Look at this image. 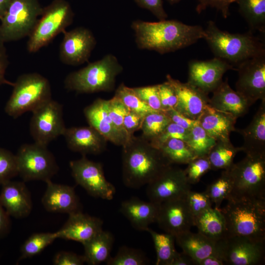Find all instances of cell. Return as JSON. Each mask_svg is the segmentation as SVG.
<instances>
[{"instance_id": "cell-10", "label": "cell", "mask_w": 265, "mask_h": 265, "mask_svg": "<svg viewBox=\"0 0 265 265\" xmlns=\"http://www.w3.org/2000/svg\"><path fill=\"white\" fill-rule=\"evenodd\" d=\"M18 173L24 182L51 180L58 171L56 159L47 146L24 144L15 155Z\"/></svg>"}, {"instance_id": "cell-38", "label": "cell", "mask_w": 265, "mask_h": 265, "mask_svg": "<svg viewBox=\"0 0 265 265\" xmlns=\"http://www.w3.org/2000/svg\"><path fill=\"white\" fill-rule=\"evenodd\" d=\"M57 238L55 233H39L31 235L21 247L19 260L30 258L40 253Z\"/></svg>"}, {"instance_id": "cell-25", "label": "cell", "mask_w": 265, "mask_h": 265, "mask_svg": "<svg viewBox=\"0 0 265 265\" xmlns=\"http://www.w3.org/2000/svg\"><path fill=\"white\" fill-rule=\"evenodd\" d=\"M159 207V204L132 197L121 203L120 211L134 228L146 231L151 224L156 222Z\"/></svg>"}, {"instance_id": "cell-51", "label": "cell", "mask_w": 265, "mask_h": 265, "mask_svg": "<svg viewBox=\"0 0 265 265\" xmlns=\"http://www.w3.org/2000/svg\"><path fill=\"white\" fill-rule=\"evenodd\" d=\"M145 115L131 110L127 113L124 118L123 125L129 137H131L135 132L140 130Z\"/></svg>"}, {"instance_id": "cell-41", "label": "cell", "mask_w": 265, "mask_h": 265, "mask_svg": "<svg viewBox=\"0 0 265 265\" xmlns=\"http://www.w3.org/2000/svg\"><path fill=\"white\" fill-rule=\"evenodd\" d=\"M114 96L119 98L129 110L144 115L150 112L156 111L144 103L132 88L126 86L123 83L118 87Z\"/></svg>"}, {"instance_id": "cell-3", "label": "cell", "mask_w": 265, "mask_h": 265, "mask_svg": "<svg viewBox=\"0 0 265 265\" xmlns=\"http://www.w3.org/2000/svg\"><path fill=\"white\" fill-rule=\"evenodd\" d=\"M220 209L228 236H240L265 242V199L230 198Z\"/></svg>"}, {"instance_id": "cell-35", "label": "cell", "mask_w": 265, "mask_h": 265, "mask_svg": "<svg viewBox=\"0 0 265 265\" xmlns=\"http://www.w3.org/2000/svg\"><path fill=\"white\" fill-rule=\"evenodd\" d=\"M152 237L156 255L157 265H171L177 251L175 247V237L170 234L159 233L149 227L145 231Z\"/></svg>"}, {"instance_id": "cell-8", "label": "cell", "mask_w": 265, "mask_h": 265, "mask_svg": "<svg viewBox=\"0 0 265 265\" xmlns=\"http://www.w3.org/2000/svg\"><path fill=\"white\" fill-rule=\"evenodd\" d=\"M74 14L65 0H54L43 9L40 18L28 36L27 49L35 53L48 45L72 22Z\"/></svg>"}, {"instance_id": "cell-50", "label": "cell", "mask_w": 265, "mask_h": 265, "mask_svg": "<svg viewBox=\"0 0 265 265\" xmlns=\"http://www.w3.org/2000/svg\"><path fill=\"white\" fill-rule=\"evenodd\" d=\"M53 262L55 265H82L85 263V259L83 255L61 251L54 255Z\"/></svg>"}, {"instance_id": "cell-36", "label": "cell", "mask_w": 265, "mask_h": 265, "mask_svg": "<svg viewBox=\"0 0 265 265\" xmlns=\"http://www.w3.org/2000/svg\"><path fill=\"white\" fill-rule=\"evenodd\" d=\"M171 122L169 117L163 111H153L144 117L140 130L141 135L151 142L159 137L167 126Z\"/></svg>"}, {"instance_id": "cell-7", "label": "cell", "mask_w": 265, "mask_h": 265, "mask_svg": "<svg viewBox=\"0 0 265 265\" xmlns=\"http://www.w3.org/2000/svg\"><path fill=\"white\" fill-rule=\"evenodd\" d=\"M227 170L233 183L228 198L265 199V155H246Z\"/></svg>"}, {"instance_id": "cell-46", "label": "cell", "mask_w": 265, "mask_h": 265, "mask_svg": "<svg viewBox=\"0 0 265 265\" xmlns=\"http://www.w3.org/2000/svg\"><path fill=\"white\" fill-rule=\"evenodd\" d=\"M132 88L137 96L151 109L162 111L158 84Z\"/></svg>"}, {"instance_id": "cell-6", "label": "cell", "mask_w": 265, "mask_h": 265, "mask_svg": "<svg viewBox=\"0 0 265 265\" xmlns=\"http://www.w3.org/2000/svg\"><path fill=\"white\" fill-rule=\"evenodd\" d=\"M13 87L4 109L6 113L13 118L26 112H32L52 99L49 81L37 73L21 75Z\"/></svg>"}, {"instance_id": "cell-34", "label": "cell", "mask_w": 265, "mask_h": 265, "mask_svg": "<svg viewBox=\"0 0 265 265\" xmlns=\"http://www.w3.org/2000/svg\"><path fill=\"white\" fill-rule=\"evenodd\" d=\"M240 13L254 30L265 31V0H236Z\"/></svg>"}, {"instance_id": "cell-18", "label": "cell", "mask_w": 265, "mask_h": 265, "mask_svg": "<svg viewBox=\"0 0 265 265\" xmlns=\"http://www.w3.org/2000/svg\"><path fill=\"white\" fill-rule=\"evenodd\" d=\"M156 222L165 233L175 237L190 230L194 226V216L185 196L160 204Z\"/></svg>"}, {"instance_id": "cell-19", "label": "cell", "mask_w": 265, "mask_h": 265, "mask_svg": "<svg viewBox=\"0 0 265 265\" xmlns=\"http://www.w3.org/2000/svg\"><path fill=\"white\" fill-rule=\"evenodd\" d=\"M166 80L177 96L178 102L174 109L188 118L197 120L209 105L208 95L187 82H182L169 75L166 76Z\"/></svg>"}, {"instance_id": "cell-44", "label": "cell", "mask_w": 265, "mask_h": 265, "mask_svg": "<svg viewBox=\"0 0 265 265\" xmlns=\"http://www.w3.org/2000/svg\"><path fill=\"white\" fill-rule=\"evenodd\" d=\"M108 112L116 129L127 138L129 139L123 125L124 118L129 111L122 101L114 96L107 101ZM132 137V136H131Z\"/></svg>"}, {"instance_id": "cell-52", "label": "cell", "mask_w": 265, "mask_h": 265, "mask_svg": "<svg viewBox=\"0 0 265 265\" xmlns=\"http://www.w3.org/2000/svg\"><path fill=\"white\" fill-rule=\"evenodd\" d=\"M140 7L150 11L159 21L166 19L167 14L163 6L162 0H133Z\"/></svg>"}, {"instance_id": "cell-17", "label": "cell", "mask_w": 265, "mask_h": 265, "mask_svg": "<svg viewBox=\"0 0 265 265\" xmlns=\"http://www.w3.org/2000/svg\"><path fill=\"white\" fill-rule=\"evenodd\" d=\"M62 33L63 38L59 51L61 61L73 66L87 61L96 44L92 32L86 28L79 27Z\"/></svg>"}, {"instance_id": "cell-21", "label": "cell", "mask_w": 265, "mask_h": 265, "mask_svg": "<svg viewBox=\"0 0 265 265\" xmlns=\"http://www.w3.org/2000/svg\"><path fill=\"white\" fill-rule=\"evenodd\" d=\"M46 183L47 188L41 202L47 211L68 214L82 211L81 205L73 187L54 183L51 180Z\"/></svg>"}, {"instance_id": "cell-22", "label": "cell", "mask_w": 265, "mask_h": 265, "mask_svg": "<svg viewBox=\"0 0 265 265\" xmlns=\"http://www.w3.org/2000/svg\"><path fill=\"white\" fill-rule=\"evenodd\" d=\"M1 186L0 203L7 213L16 218L28 216L32 209V203L25 182L9 180Z\"/></svg>"}, {"instance_id": "cell-56", "label": "cell", "mask_w": 265, "mask_h": 265, "mask_svg": "<svg viewBox=\"0 0 265 265\" xmlns=\"http://www.w3.org/2000/svg\"><path fill=\"white\" fill-rule=\"evenodd\" d=\"M195 265L193 260L184 252H177L171 265Z\"/></svg>"}, {"instance_id": "cell-11", "label": "cell", "mask_w": 265, "mask_h": 265, "mask_svg": "<svg viewBox=\"0 0 265 265\" xmlns=\"http://www.w3.org/2000/svg\"><path fill=\"white\" fill-rule=\"evenodd\" d=\"M69 165L75 182L89 195L107 200L113 198L115 187L106 179L101 163L82 156L79 159L71 161Z\"/></svg>"}, {"instance_id": "cell-30", "label": "cell", "mask_w": 265, "mask_h": 265, "mask_svg": "<svg viewBox=\"0 0 265 265\" xmlns=\"http://www.w3.org/2000/svg\"><path fill=\"white\" fill-rule=\"evenodd\" d=\"M194 226L198 232L216 242L227 237L225 218L220 209L211 207L194 216Z\"/></svg>"}, {"instance_id": "cell-27", "label": "cell", "mask_w": 265, "mask_h": 265, "mask_svg": "<svg viewBox=\"0 0 265 265\" xmlns=\"http://www.w3.org/2000/svg\"><path fill=\"white\" fill-rule=\"evenodd\" d=\"M261 101L249 124L236 130L243 138L240 148L246 155H265V100Z\"/></svg>"}, {"instance_id": "cell-45", "label": "cell", "mask_w": 265, "mask_h": 265, "mask_svg": "<svg viewBox=\"0 0 265 265\" xmlns=\"http://www.w3.org/2000/svg\"><path fill=\"white\" fill-rule=\"evenodd\" d=\"M185 198L194 217L212 207V203L205 191L196 192L190 190L185 195Z\"/></svg>"}, {"instance_id": "cell-2", "label": "cell", "mask_w": 265, "mask_h": 265, "mask_svg": "<svg viewBox=\"0 0 265 265\" xmlns=\"http://www.w3.org/2000/svg\"><path fill=\"white\" fill-rule=\"evenodd\" d=\"M122 147V179L128 187L137 189L148 184L172 165L141 136L132 135Z\"/></svg>"}, {"instance_id": "cell-14", "label": "cell", "mask_w": 265, "mask_h": 265, "mask_svg": "<svg viewBox=\"0 0 265 265\" xmlns=\"http://www.w3.org/2000/svg\"><path fill=\"white\" fill-rule=\"evenodd\" d=\"M236 70V91L251 106L258 100H265V54L244 61Z\"/></svg>"}, {"instance_id": "cell-20", "label": "cell", "mask_w": 265, "mask_h": 265, "mask_svg": "<svg viewBox=\"0 0 265 265\" xmlns=\"http://www.w3.org/2000/svg\"><path fill=\"white\" fill-rule=\"evenodd\" d=\"M103 224L100 218L80 211L69 214L67 221L55 233L57 238L74 240L83 244L103 230Z\"/></svg>"}, {"instance_id": "cell-24", "label": "cell", "mask_w": 265, "mask_h": 265, "mask_svg": "<svg viewBox=\"0 0 265 265\" xmlns=\"http://www.w3.org/2000/svg\"><path fill=\"white\" fill-rule=\"evenodd\" d=\"M107 101L100 98L95 100L84 109V114L89 126L107 141L122 146L130 138H127L115 127L108 114Z\"/></svg>"}, {"instance_id": "cell-55", "label": "cell", "mask_w": 265, "mask_h": 265, "mask_svg": "<svg viewBox=\"0 0 265 265\" xmlns=\"http://www.w3.org/2000/svg\"><path fill=\"white\" fill-rule=\"evenodd\" d=\"M9 217L0 203V239L10 232L11 222Z\"/></svg>"}, {"instance_id": "cell-23", "label": "cell", "mask_w": 265, "mask_h": 265, "mask_svg": "<svg viewBox=\"0 0 265 265\" xmlns=\"http://www.w3.org/2000/svg\"><path fill=\"white\" fill-rule=\"evenodd\" d=\"M63 136L69 149L82 156L101 154L106 147L107 140L90 126L66 128Z\"/></svg>"}, {"instance_id": "cell-12", "label": "cell", "mask_w": 265, "mask_h": 265, "mask_svg": "<svg viewBox=\"0 0 265 265\" xmlns=\"http://www.w3.org/2000/svg\"><path fill=\"white\" fill-rule=\"evenodd\" d=\"M32 112L29 131L34 142L47 146L63 135L66 128L61 104L52 99Z\"/></svg>"}, {"instance_id": "cell-28", "label": "cell", "mask_w": 265, "mask_h": 265, "mask_svg": "<svg viewBox=\"0 0 265 265\" xmlns=\"http://www.w3.org/2000/svg\"><path fill=\"white\" fill-rule=\"evenodd\" d=\"M175 240L183 252L196 262L204 258L214 256L219 257V242L204 236L200 233H193L190 230L175 236Z\"/></svg>"}, {"instance_id": "cell-9", "label": "cell", "mask_w": 265, "mask_h": 265, "mask_svg": "<svg viewBox=\"0 0 265 265\" xmlns=\"http://www.w3.org/2000/svg\"><path fill=\"white\" fill-rule=\"evenodd\" d=\"M43 9L38 0H12L0 19V41L28 37Z\"/></svg>"}, {"instance_id": "cell-16", "label": "cell", "mask_w": 265, "mask_h": 265, "mask_svg": "<svg viewBox=\"0 0 265 265\" xmlns=\"http://www.w3.org/2000/svg\"><path fill=\"white\" fill-rule=\"evenodd\" d=\"M234 67L218 57L208 60H193L188 63L187 82L208 95L222 82L224 74Z\"/></svg>"}, {"instance_id": "cell-47", "label": "cell", "mask_w": 265, "mask_h": 265, "mask_svg": "<svg viewBox=\"0 0 265 265\" xmlns=\"http://www.w3.org/2000/svg\"><path fill=\"white\" fill-rule=\"evenodd\" d=\"M189 130H187L178 125L171 122L162 133L153 141L150 142L153 146L158 148L161 144L170 138L183 140L187 142Z\"/></svg>"}, {"instance_id": "cell-39", "label": "cell", "mask_w": 265, "mask_h": 265, "mask_svg": "<svg viewBox=\"0 0 265 265\" xmlns=\"http://www.w3.org/2000/svg\"><path fill=\"white\" fill-rule=\"evenodd\" d=\"M216 140L198 124L190 130L187 143L196 157L207 155Z\"/></svg>"}, {"instance_id": "cell-15", "label": "cell", "mask_w": 265, "mask_h": 265, "mask_svg": "<svg viewBox=\"0 0 265 265\" xmlns=\"http://www.w3.org/2000/svg\"><path fill=\"white\" fill-rule=\"evenodd\" d=\"M147 185L149 201L159 204L183 197L190 190L184 170L172 165Z\"/></svg>"}, {"instance_id": "cell-31", "label": "cell", "mask_w": 265, "mask_h": 265, "mask_svg": "<svg viewBox=\"0 0 265 265\" xmlns=\"http://www.w3.org/2000/svg\"><path fill=\"white\" fill-rule=\"evenodd\" d=\"M114 237L112 234L102 230L93 238L83 244L85 263L98 265L106 262L111 257Z\"/></svg>"}, {"instance_id": "cell-59", "label": "cell", "mask_w": 265, "mask_h": 265, "mask_svg": "<svg viewBox=\"0 0 265 265\" xmlns=\"http://www.w3.org/2000/svg\"><path fill=\"white\" fill-rule=\"evenodd\" d=\"M168 2L171 4L176 3L181 0H166Z\"/></svg>"}, {"instance_id": "cell-33", "label": "cell", "mask_w": 265, "mask_h": 265, "mask_svg": "<svg viewBox=\"0 0 265 265\" xmlns=\"http://www.w3.org/2000/svg\"><path fill=\"white\" fill-rule=\"evenodd\" d=\"M158 148L171 164H187L197 157L188 143L179 139H169Z\"/></svg>"}, {"instance_id": "cell-40", "label": "cell", "mask_w": 265, "mask_h": 265, "mask_svg": "<svg viewBox=\"0 0 265 265\" xmlns=\"http://www.w3.org/2000/svg\"><path fill=\"white\" fill-rule=\"evenodd\" d=\"M107 265H145L149 261L144 253L140 250L123 246L119 248L116 255L110 257Z\"/></svg>"}, {"instance_id": "cell-37", "label": "cell", "mask_w": 265, "mask_h": 265, "mask_svg": "<svg viewBox=\"0 0 265 265\" xmlns=\"http://www.w3.org/2000/svg\"><path fill=\"white\" fill-rule=\"evenodd\" d=\"M233 183L227 169L224 170L220 176L209 185L205 191L215 208L220 209L224 200H227L231 195Z\"/></svg>"}, {"instance_id": "cell-13", "label": "cell", "mask_w": 265, "mask_h": 265, "mask_svg": "<svg viewBox=\"0 0 265 265\" xmlns=\"http://www.w3.org/2000/svg\"><path fill=\"white\" fill-rule=\"evenodd\" d=\"M219 244V257L224 264L256 265L265 259V242L244 237L228 236Z\"/></svg>"}, {"instance_id": "cell-58", "label": "cell", "mask_w": 265, "mask_h": 265, "mask_svg": "<svg viewBox=\"0 0 265 265\" xmlns=\"http://www.w3.org/2000/svg\"><path fill=\"white\" fill-rule=\"evenodd\" d=\"M12 0H0V12L2 16L7 9Z\"/></svg>"}, {"instance_id": "cell-53", "label": "cell", "mask_w": 265, "mask_h": 265, "mask_svg": "<svg viewBox=\"0 0 265 265\" xmlns=\"http://www.w3.org/2000/svg\"><path fill=\"white\" fill-rule=\"evenodd\" d=\"M164 112L171 122L187 130H190L194 126L199 124L197 120L188 118L174 109H171Z\"/></svg>"}, {"instance_id": "cell-48", "label": "cell", "mask_w": 265, "mask_h": 265, "mask_svg": "<svg viewBox=\"0 0 265 265\" xmlns=\"http://www.w3.org/2000/svg\"><path fill=\"white\" fill-rule=\"evenodd\" d=\"M158 86L162 110L175 109L178 98L173 86L167 80L158 84Z\"/></svg>"}, {"instance_id": "cell-42", "label": "cell", "mask_w": 265, "mask_h": 265, "mask_svg": "<svg viewBox=\"0 0 265 265\" xmlns=\"http://www.w3.org/2000/svg\"><path fill=\"white\" fill-rule=\"evenodd\" d=\"M187 164L184 172L190 185L197 183L204 174L211 170L207 155L197 157Z\"/></svg>"}, {"instance_id": "cell-4", "label": "cell", "mask_w": 265, "mask_h": 265, "mask_svg": "<svg viewBox=\"0 0 265 265\" xmlns=\"http://www.w3.org/2000/svg\"><path fill=\"white\" fill-rule=\"evenodd\" d=\"M204 29V39L215 57L226 61L233 67L265 54L263 42L251 32L240 34L223 31L212 21L208 22Z\"/></svg>"}, {"instance_id": "cell-54", "label": "cell", "mask_w": 265, "mask_h": 265, "mask_svg": "<svg viewBox=\"0 0 265 265\" xmlns=\"http://www.w3.org/2000/svg\"><path fill=\"white\" fill-rule=\"evenodd\" d=\"M8 65V56L4 43L0 41V86L3 84H6L12 86L14 85V83L7 80L5 78Z\"/></svg>"}, {"instance_id": "cell-57", "label": "cell", "mask_w": 265, "mask_h": 265, "mask_svg": "<svg viewBox=\"0 0 265 265\" xmlns=\"http://www.w3.org/2000/svg\"><path fill=\"white\" fill-rule=\"evenodd\" d=\"M196 265H223V261L214 256H210L196 262Z\"/></svg>"}, {"instance_id": "cell-26", "label": "cell", "mask_w": 265, "mask_h": 265, "mask_svg": "<svg viewBox=\"0 0 265 265\" xmlns=\"http://www.w3.org/2000/svg\"><path fill=\"white\" fill-rule=\"evenodd\" d=\"M237 118L231 113L208 105L197 119L199 124L216 141L230 139V133L236 131Z\"/></svg>"}, {"instance_id": "cell-29", "label": "cell", "mask_w": 265, "mask_h": 265, "mask_svg": "<svg viewBox=\"0 0 265 265\" xmlns=\"http://www.w3.org/2000/svg\"><path fill=\"white\" fill-rule=\"evenodd\" d=\"M212 93L209 106L231 113L237 118L246 114L251 106L245 99L230 86L227 79L222 81Z\"/></svg>"}, {"instance_id": "cell-32", "label": "cell", "mask_w": 265, "mask_h": 265, "mask_svg": "<svg viewBox=\"0 0 265 265\" xmlns=\"http://www.w3.org/2000/svg\"><path fill=\"white\" fill-rule=\"evenodd\" d=\"M239 151H241L240 147H235L230 139L216 141L207 155L211 170L228 169Z\"/></svg>"}, {"instance_id": "cell-49", "label": "cell", "mask_w": 265, "mask_h": 265, "mask_svg": "<svg viewBox=\"0 0 265 265\" xmlns=\"http://www.w3.org/2000/svg\"><path fill=\"white\" fill-rule=\"evenodd\" d=\"M197 5L196 11L200 13L209 7L216 9L220 12L224 18L229 15V7L231 4L235 0H196Z\"/></svg>"}, {"instance_id": "cell-43", "label": "cell", "mask_w": 265, "mask_h": 265, "mask_svg": "<svg viewBox=\"0 0 265 265\" xmlns=\"http://www.w3.org/2000/svg\"><path fill=\"white\" fill-rule=\"evenodd\" d=\"M17 175L15 155L0 147V186Z\"/></svg>"}, {"instance_id": "cell-5", "label": "cell", "mask_w": 265, "mask_h": 265, "mask_svg": "<svg viewBox=\"0 0 265 265\" xmlns=\"http://www.w3.org/2000/svg\"><path fill=\"white\" fill-rule=\"evenodd\" d=\"M123 69L117 57L107 54L69 74L65 79L64 86L68 90L78 93L110 92L115 88L116 77Z\"/></svg>"}, {"instance_id": "cell-61", "label": "cell", "mask_w": 265, "mask_h": 265, "mask_svg": "<svg viewBox=\"0 0 265 265\" xmlns=\"http://www.w3.org/2000/svg\"></svg>"}, {"instance_id": "cell-1", "label": "cell", "mask_w": 265, "mask_h": 265, "mask_svg": "<svg viewBox=\"0 0 265 265\" xmlns=\"http://www.w3.org/2000/svg\"><path fill=\"white\" fill-rule=\"evenodd\" d=\"M131 26L139 49L160 54L187 47L205 36V29L201 26L188 25L175 20L157 22L136 20Z\"/></svg>"}, {"instance_id": "cell-60", "label": "cell", "mask_w": 265, "mask_h": 265, "mask_svg": "<svg viewBox=\"0 0 265 265\" xmlns=\"http://www.w3.org/2000/svg\"><path fill=\"white\" fill-rule=\"evenodd\" d=\"M1 17H2V14H1V13L0 12V18H1Z\"/></svg>"}]
</instances>
